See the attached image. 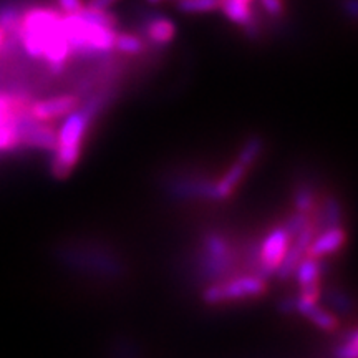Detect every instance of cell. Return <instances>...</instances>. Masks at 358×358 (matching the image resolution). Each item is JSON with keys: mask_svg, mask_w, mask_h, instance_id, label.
<instances>
[{"mask_svg": "<svg viewBox=\"0 0 358 358\" xmlns=\"http://www.w3.org/2000/svg\"><path fill=\"white\" fill-rule=\"evenodd\" d=\"M15 35L29 57L45 58L53 71L64 69L71 53L64 30V15L53 8L35 7L22 13Z\"/></svg>", "mask_w": 358, "mask_h": 358, "instance_id": "cell-1", "label": "cell"}, {"mask_svg": "<svg viewBox=\"0 0 358 358\" xmlns=\"http://www.w3.org/2000/svg\"><path fill=\"white\" fill-rule=\"evenodd\" d=\"M105 106V96L98 95L92 98L82 108L77 106L71 113L64 116V123L57 131V141L53 148L52 174L57 179L69 178L73 168L77 166L82 156L83 138L87 134L90 123L95 115Z\"/></svg>", "mask_w": 358, "mask_h": 358, "instance_id": "cell-2", "label": "cell"}, {"mask_svg": "<svg viewBox=\"0 0 358 358\" xmlns=\"http://www.w3.org/2000/svg\"><path fill=\"white\" fill-rule=\"evenodd\" d=\"M64 30L71 53L93 57L115 50L116 32L113 27L93 24L80 13H64Z\"/></svg>", "mask_w": 358, "mask_h": 358, "instance_id": "cell-3", "label": "cell"}, {"mask_svg": "<svg viewBox=\"0 0 358 358\" xmlns=\"http://www.w3.org/2000/svg\"><path fill=\"white\" fill-rule=\"evenodd\" d=\"M267 284L261 275H243L236 279L221 280L209 285L203 292V302L208 306H217L224 302L248 301V299H257L266 294Z\"/></svg>", "mask_w": 358, "mask_h": 358, "instance_id": "cell-4", "label": "cell"}, {"mask_svg": "<svg viewBox=\"0 0 358 358\" xmlns=\"http://www.w3.org/2000/svg\"><path fill=\"white\" fill-rule=\"evenodd\" d=\"M292 237L284 226L275 227L264 237L261 248H259V275L266 277L274 275L279 268L280 262L284 261Z\"/></svg>", "mask_w": 358, "mask_h": 358, "instance_id": "cell-5", "label": "cell"}, {"mask_svg": "<svg viewBox=\"0 0 358 358\" xmlns=\"http://www.w3.org/2000/svg\"><path fill=\"white\" fill-rule=\"evenodd\" d=\"M203 268L208 277H219L226 272L227 267L232 266L234 256H232L231 245L222 236L211 232L203 241Z\"/></svg>", "mask_w": 358, "mask_h": 358, "instance_id": "cell-6", "label": "cell"}, {"mask_svg": "<svg viewBox=\"0 0 358 358\" xmlns=\"http://www.w3.org/2000/svg\"><path fill=\"white\" fill-rule=\"evenodd\" d=\"M20 146L38 148V150H53L57 141V131L47 122H38L32 118L29 111L19 118Z\"/></svg>", "mask_w": 358, "mask_h": 358, "instance_id": "cell-7", "label": "cell"}, {"mask_svg": "<svg viewBox=\"0 0 358 358\" xmlns=\"http://www.w3.org/2000/svg\"><path fill=\"white\" fill-rule=\"evenodd\" d=\"M317 232H319V227L313 222H310L307 227H303L297 236L292 237L287 252H285L284 261L280 262L279 268L275 271V275L279 277V279L287 280L289 277L294 274V268L297 267V264L307 256L308 245H310L313 236H315Z\"/></svg>", "mask_w": 358, "mask_h": 358, "instance_id": "cell-8", "label": "cell"}, {"mask_svg": "<svg viewBox=\"0 0 358 358\" xmlns=\"http://www.w3.org/2000/svg\"><path fill=\"white\" fill-rule=\"evenodd\" d=\"M78 96L75 95H58L45 100L30 103L29 115L38 122H52V120L64 118L78 106Z\"/></svg>", "mask_w": 358, "mask_h": 358, "instance_id": "cell-9", "label": "cell"}, {"mask_svg": "<svg viewBox=\"0 0 358 358\" xmlns=\"http://www.w3.org/2000/svg\"><path fill=\"white\" fill-rule=\"evenodd\" d=\"M345 241L347 234L340 226L324 227V231L317 232V234L313 236L312 243L307 249V256L315 259L332 256V254L338 252V250L345 245Z\"/></svg>", "mask_w": 358, "mask_h": 358, "instance_id": "cell-10", "label": "cell"}, {"mask_svg": "<svg viewBox=\"0 0 358 358\" xmlns=\"http://www.w3.org/2000/svg\"><path fill=\"white\" fill-rule=\"evenodd\" d=\"M248 169H249L248 164H244L243 161L236 159L234 163H232L229 166V169L224 173V176L221 179H217V181L213 182L211 199L224 201V199L229 198L232 192L236 191V187L241 185V181L244 179L245 173H248Z\"/></svg>", "mask_w": 358, "mask_h": 358, "instance_id": "cell-11", "label": "cell"}, {"mask_svg": "<svg viewBox=\"0 0 358 358\" xmlns=\"http://www.w3.org/2000/svg\"><path fill=\"white\" fill-rule=\"evenodd\" d=\"M145 27H146L145 29L146 38L153 45H156V47L169 45L174 40V37H176V25H174V22L169 20L168 17H163V15L150 17V19L146 20Z\"/></svg>", "mask_w": 358, "mask_h": 358, "instance_id": "cell-12", "label": "cell"}, {"mask_svg": "<svg viewBox=\"0 0 358 358\" xmlns=\"http://www.w3.org/2000/svg\"><path fill=\"white\" fill-rule=\"evenodd\" d=\"M295 280H297L299 287H313V285H319L320 274H322V266L319 259L306 256L301 262L297 264V267L294 268Z\"/></svg>", "mask_w": 358, "mask_h": 358, "instance_id": "cell-13", "label": "cell"}, {"mask_svg": "<svg viewBox=\"0 0 358 358\" xmlns=\"http://www.w3.org/2000/svg\"><path fill=\"white\" fill-rule=\"evenodd\" d=\"M30 101L20 95H0V123L17 118L29 111Z\"/></svg>", "mask_w": 358, "mask_h": 358, "instance_id": "cell-14", "label": "cell"}, {"mask_svg": "<svg viewBox=\"0 0 358 358\" xmlns=\"http://www.w3.org/2000/svg\"><path fill=\"white\" fill-rule=\"evenodd\" d=\"M221 10L227 19L234 22L237 25L249 27L252 24V19H254L252 7L248 6V3L237 2V0H222Z\"/></svg>", "mask_w": 358, "mask_h": 358, "instance_id": "cell-15", "label": "cell"}, {"mask_svg": "<svg viewBox=\"0 0 358 358\" xmlns=\"http://www.w3.org/2000/svg\"><path fill=\"white\" fill-rule=\"evenodd\" d=\"M20 116L0 123V151H10L15 150L17 146H20L19 124H17Z\"/></svg>", "mask_w": 358, "mask_h": 358, "instance_id": "cell-16", "label": "cell"}, {"mask_svg": "<svg viewBox=\"0 0 358 358\" xmlns=\"http://www.w3.org/2000/svg\"><path fill=\"white\" fill-rule=\"evenodd\" d=\"M303 317H306L307 320H310L315 327L325 330V332H334L338 325V322L335 319L334 313H330L329 310H325V308L319 307V303H317L313 308H310V310H308Z\"/></svg>", "mask_w": 358, "mask_h": 358, "instance_id": "cell-17", "label": "cell"}, {"mask_svg": "<svg viewBox=\"0 0 358 358\" xmlns=\"http://www.w3.org/2000/svg\"><path fill=\"white\" fill-rule=\"evenodd\" d=\"M115 50H118L120 53H127V55H138V53L145 50V42H143L141 37L134 34H116Z\"/></svg>", "mask_w": 358, "mask_h": 358, "instance_id": "cell-18", "label": "cell"}, {"mask_svg": "<svg viewBox=\"0 0 358 358\" xmlns=\"http://www.w3.org/2000/svg\"><path fill=\"white\" fill-rule=\"evenodd\" d=\"M222 0H178V8L185 13H203L221 8Z\"/></svg>", "mask_w": 358, "mask_h": 358, "instance_id": "cell-19", "label": "cell"}, {"mask_svg": "<svg viewBox=\"0 0 358 358\" xmlns=\"http://www.w3.org/2000/svg\"><path fill=\"white\" fill-rule=\"evenodd\" d=\"M22 12L13 6H6L0 8V29L3 32H17V27L20 24Z\"/></svg>", "mask_w": 358, "mask_h": 358, "instance_id": "cell-20", "label": "cell"}, {"mask_svg": "<svg viewBox=\"0 0 358 358\" xmlns=\"http://www.w3.org/2000/svg\"><path fill=\"white\" fill-rule=\"evenodd\" d=\"M264 150V143L262 140H259V138H250V140L245 143L243 150H241L239 153V161H243L244 164H248V166L250 168L252 166L254 163H256V159L261 156Z\"/></svg>", "mask_w": 358, "mask_h": 358, "instance_id": "cell-21", "label": "cell"}, {"mask_svg": "<svg viewBox=\"0 0 358 358\" xmlns=\"http://www.w3.org/2000/svg\"><path fill=\"white\" fill-rule=\"evenodd\" d=\"M313 201H315V196H313V191L308 186H301L294 194V206L295 211L299 213H310L313 208Z\"/></svg>", "mask_w": 358, "mask_h": 358, "instance_id": "cell-22", "label": "cell"}, {"mask_svg": "<svg viewBox=\"0 0 358 358\" xmlns=\"http://www.w3.org/2000/svg\"><path fill=\"white\" fill-rule=\"evenodd\" d=\"M340 221H342L340 206L337 204V201L329 199L324 208V213H322V224H324V227L340 226Z\"/></svg>", "mask_w": 358, "mask_h": 358, "instance_id": "cell-23", "label": "cell"}, {"mask_svg": "<svg viewBox=\"0 0 358 358\" xmlns=\"http://www.w3.org/2000/svg\"><path fill=\"white\" fill-rule=\"evenodd\" d=\"M335 355L340 358H358V329L343 340V343L337 348Z\"/></svg>", "mask_w": 358, "mask_h": 358, "instance_id": "cell-24", "label": "cell"}, {"mask_svg": "<svg viewBox=\"0 0 358 358\" xmlns=\"http://www.w3.org/2000/svg\"><path fill=\"white\" fill-rule=\"evenodd\" d=\"M310 224V217H308L307 213H295L290 216L287 221H285L284 227L287 229V232L290 234V237H295L301 232L303 227H307Z\"/></svg>", "mask_w": 358, "mask_h": 358, "instance_id": "cell-25", "label": "cell"}, {"mask_svg": "<svg viewBox=\"0 0 358 358\" xmlns=\"http://www.w3.org/2000/svg\"><path fill=\"white\" fill-rule=\"evenodd\" d=\"M261 6L271 17H280L284 13V0H261Z\"/></svg>", "mask_w": 358, "mask_h": 358, "instance_id": "cell-26", "label": "cell"}, {"mask_svg": "<svg viewBox=\"0 0 358 358\" xmlns=\"http://www.w3.org/2000/svg\"><path fill=\"white\" fill-rule=\"evenodd\" d=\"M64 13H77L83 7V0H57Z\"/></svg>", "mask_w": 358, "mask_h": 358, "instance_id": "cell-27", "label": "cell"}, {"mask_svg": "<svg viewBox=\"0 0 358 358\" xmlns=\"http://www.w3.org/2000/svg\"><path fill=\"white\" fill-rule=\"evenodd\" d=\"M116 2H118V0H90L88 6L95 7V8H108Z\"/></svg>", "mask_w": 358, "mask_h": 358, "instance_id": "cell-28", "label": "cell"}, {"mask_svg": "<svg viewBox=\"0 0 358 358\" xmlns=\"http://www.w3.org/2000/svg\"><path fill=\"white\" fill-rule=\"evenodd\" d=\"M345 8L352 17L358 19V0H345Z\"/></svg>", "mask_w": 358, "mask_h": 358, "instance_id": "cell-29", "label": "cell"}, {"mask_svg": "<svg viewBox=\"0 0 358 358\" xmlns=\"http://www.w3.org/2000/svg\"><path fill=\"white\" fill-rule=\"evenodd\" d=\"M3 38H6V32H3V30L0 29V47H2V43H3Z\"/></svg>", "mask_w": 358, "mask_h": 358, "instance_id": "cell-30", "label": "cell"}, {"mask_svg": "<svg viewBox=\"0 0 358 358\" xmlns=\"http://www.w3.org/2000/svg\"><path fill=\"white\" fill-rule=\"evenodd\" d=\"M237 2H243V3H248V6H250V3H252V0H237Z\"/></svg>", "mask_w": 358, "mask_h": 358, "instance_id": "cell-31", "label": "cell"}, {"mask_svg": "<svg viewBox=\"0 0 358 358\" xmlns=\"http://www.w3.org/2000/svg\"><path fill=\"white\" fill-rule=\"evenodd\" d=\"M148 2H151V3H158V2H161V0H148Z\"/></svg>", "mask_w": 358, "mask_h": 358, "instance_id": "cell-32", "label": "cell"}, {"mask_svg": "<svg viewBox=\"0 0 358 358\" xmlns=\"http://www.w3.org/2000/svg\"><path fill=\"white\" fill-rule=\"evenodd\" d=\"M176 2H178V0H176Z\"/></svg>", "mask_w": 358, "mask_h": 358, "instance_id": "cell-33", "label": "cell"}]
</instances>
